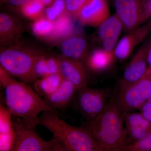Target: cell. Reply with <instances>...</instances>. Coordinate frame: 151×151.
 <instances>
[{"instance_id": "7", "label": "cell", "mask_w": 151, "mask_h": 151, "mask_svg": "<svg viewBox=\"0 0 151 151\" xmlns=\"http://www.w3.org/2000/svg\"><path fill=\"white\" fill-rule=\"evenodd\" d=\"M151 97V78L147 70L137 83L119 91L117 103L122 113L140 108Z\"/></svg>"}, {"instance_id": "32", "label": "cell", "mask_w": 151, "mask_h": 151, "mask_svg": "<svg viewBox=\"0 0 151 151\" xmlns=\"http://www.w3.org/2000/svg\"><path fill=\"white\" fill-rule=\"evenodd\" d=\"M147 70L151 78V68L149 67L148 66V67L147 69Z\"/></svg>"}, {"instance_id": "13", "label": "cell", "mask_w": 151, "mask_h": 151, "mask_svg": "<svg viewBox=\"0 0 151 151\" xmlns=\"http://www.w3.org/2000/svg\"><path fill=\"white\" fill-rule=\"evenodd\" d=\"M24 27L19 19L6 13L0 14V45L6 47L18 43Z\"/></svg>"}, {"instance_id": "5", "label": "cell", "mask_w": 151, "mask_h": 151, "mask_svg": "<svg viewBox=\"0 0 151 151\" xmlns=\"http://www.w3.org/2000/svg\"><path fill=\"white\" fill-rule=\"evenodd\" d=\"M15 141L12 151H67L54 137L45 141L38 135L35 128L26 126L20 119L13 120Z\"/></svg>"}, {"instance_id": "25", "label": "cell", "mask_w": 151, "mask_h": 151, "mask_svg": "<svg viewBox=\"0 0 151 151\" xmlns=\"http://www.w3.org/2000/svg\"><path fill=\"white\" fill-rule=\"evenodd\" d=\"M44 15L53 22L66 12L65 0H55L46 6Z\"/></svg>"}, {"instance_id": "35", "label": "cell", "mask_w": 151, "mask_h": 151, "mask_svg": "<svg viewBox=\"0 0 151 151\" xmlns=\"http://www.w3.org/2000/svg\"></svg>"}, {"instance_id": "24", "label": "cell", "mask_w": 151, "mask_h": 151, "mask_svg": "<svg viewBox=\"0 0 151 151\" xmlns=\"http://www.w3.org/2000/svg\"><path fill=\"white\" fill-rule=\"evenodd\" d=\"M45 7L40 0H30L19 9L24 16L35 21L44 16Z\"/></svg>"}, {"instance_id": "18", "label": "cell", "mask_w": 151, "mask_h": 151, "mask_svg": "<svg viewBox=\"0 0 151 151\" xmlns=\"http://www.w3.org/2000/svg\"><path fill=\"white\" fill-rule=\"evenodd\" d=\"M116 59L114 50L97 48L89 52L84 63L88 70L95 73L103 72L113 65Z\"/></svg>"}, {"instance_id": "29", "label": "cell", "mask_w": 151, "mask_h": 151, "mask_svg": "<svg viewBox=\"0 0 151 151\" xmlns=\"http://www.w3.org/2000/svg\"><path fill=\"white\" fill-rule=\"evenodd\" d=\"M30 1V0H8L7 2L11 6L20 8L21 7L28 2Z\"/></svg>"}, {"instance_id": "33", "label": "cell", "mask_w": 151, "mask_h": 151, "mask_svg": "<svg viewBox=\"0 0 151 151\" xmlns=\"http://www.w3.org/2000/svg\"><path fill=\"white\" fill-rule=\"evenodd\" d=\"M0 1L1 4H3L7 2L8 0H0Z\"/></svg>"}, {"instance_id": "20", "label": "cell", "mask_w": 151, "mask_h": 151, "mask_svg": "<svg viewBox=\"0 0 151 151\" xmlns=\"http://www.w3.org/2000/svg\"><path fill=\"white\" fill-rule=\"evenodd\" d=\"M58 72L59 65L57 55L42 52L36 60L33 69L35 82L42 77Z\"/></svg>"}, {"instance_id": "12", "label": "cell", "mask_w": 151, "mask_h": 151, "mask_svg": "<svg viewBox=\"0 0 151 151\" xmlns=\"http://www.w3.org/2000/svg\"><path fill=\"white\" fill-rule=\"evenodd\" d=\"M121 39L114 50L116 59H127L138 45L151 34V20L135 29Z\"/></svg>"}, {"instance_id": "34", "label": "cell", "mask_w": 151, "mask_h": 151, "mask_svg": "<svg viewBox=\"0 0 151 151\" xmlns=\"http://www.w3.org/2000/svg\"><path fill=\"white\" fill-rule=\"evenodd\" d=\"M147 102H149V103H151V97L150 99H149V100H148Z\"/></svg>"}, {"instance_id": "22", "label": "cell", "mask_w": 151, "mask_h": 151, "mask_svg": "<svg viewBox=\"0 0 151 151\" xmlns=\"http://www.w3.org/2000/svg\"><path fill=\"white\" fill-rule=\"evenodd\" d=\"M63 80L61 74L58 72L38 79L34 83V87L37 93L45 98L56 92Z\"/></svg>"}, {"instance_id": "16", "label": "cell", "mask_w": 151, "mask_h": 151, "mask_svg": "<svg viewBox=\"0 0 151 151\" xmlns=\"http://www.w3.org/2000/svg\"><path fill=\"white\" fill-rule=\"evenodd\" d=\"M127 136L133 143L143 139L151 130V123L140 113H122Z\"/></svg>"}, {"instance_id": "2", "label": "cell", "mask_w": 151, "mask_h": 151, "mask_svg": "<svg viewBox=\"0 0 151 151\" xmlns=\"http://www.w3.org/2000/svg\"><path fill=\"white\" fill-rule=\"evenodd\" d=\"M117 100L112 99L103 112L88 121L86 129L101 151H116L126 145L127 134Z\"/></svg>"}, {"instance_id": "6", "label": "cell", "mask_w": 151, "mask_h": 151, "mask_svg": "<svg viewBox=\"0 0 151 151\" xmlns=\"http://www.w3.org/2000/svg\"><path fill=\"white\" fill-rule=\"evenodd\" d=\"M116 15L128 33L148 21L151 17V0H114Z\"/></svg>"}, {"instance_id": "14", "label": "cell", "mask_w": 151, "mask_h": 151, "mask_svg": "<svg viewBox=\"0 0 151 151\" xmlns=\"http://www.w3.org/2000/svg\"><path fill=\"white\" fill-rule=\"evenodd\" d=\"M123 29V24L116 14L100 25L98 27V35L103 48L107 51L114 50Z\"/></svg>"}, {"instance_id": "11", "label": "cell", "mask_w": 151, "mask_h": 151, "mask_svg": "<svg viewBox=\"0 0 151 151\" xmlns=\"http://www.w3.org/2000/svg\"><path fill=\"white\" fill-rule=\"evenodd\" d=\"M110 16L107 0H88L80 11L77 20L83 25L98 27Z\"/></svg>"}, {"instance_id": "21", "label": "cell", "mask_w": 151, "mask_h": 151, "mask_svg": "<svg viewBox=\"0 0 151 151\" xmlns=\"http://www.w3.org/2000/svg\"><path fill=\"white\" fill-rule=\"evenodd\" d=\"M75 20L66 11L53 21V30L46 40L54 43L60 42L73 32Z\"/></svg>"}, {"instance_id": "23", "label": "cell", "mask_w": 151, "mask_h": 151, "mask_svg": "<svg viewBox=\"0 0 151 151\" xmlns=\"http://www.w3.org/2000/svg\"><path fill=\"white\" fill-rule=\"evenodd\" d=\"M34 21L31 25L33 33L39 38L46 40L52 32L53 22L44 15Z\"/></svg>"}, {"instance_id": "28", "label": "cell", "mask_w": 151, "mask_h": 151, "mask_svg": "<svg viewBox=\"0 0 151 151\" xmlns=\"http://www.w3.org/2000/svg\"><path fill=\"white\" fill-rule=\"evenodd\" d=\"M139 110L143 116L151 123V103L147 102Z\"/></svg>"}, {"instance_id": "4", "label": "cell", "mask_w": 151, "mask_h": 151, "mask_svg": "<svg viewBox=\"0 0 151 151\" xmlns=\"http://www.w3.org/2000/svg\"><path fill=\"white\" fill-rule=\"evenodd\" d=\"M42 52L19 42L1 47L0 66L10 75L24 82L34 83V65L36 60Z\"/></svg>"}, {"instance_id": "30", "label": "cell", "mask_w": 151, "mask_h": 151, "mask_svg": "<svg viewBox=\"0 0 151 151\" xmlns=\"http://www.w3.org/2000/svg\"><path fill=\"white\" fill-rule=\"evenodd\" d=\"M147 60L148 64H149V67L151 68V41L150 46H149L148 51Z\"/></svg>"}, {"instance_id": "17", "label": "cell", "mask_w": 151, "mask_h": 151, "mask_svg": "<svg viewBox=\"0 0 151 151\" xmlns=\"http://www.w3.org/2000/svg\"><path fill=\"white\" fill-rule=\"evenodd\" d=\"M12 115L3 104L0 105V151H13L15 133Z\"/></svg>"}, {"instance_id": "31", "label": "cell", "mask_w": 151, "mask_h": 151, "mask_svg": "<svg viewBox=\"0 0 151 151\" xmlns=\"http://www.w3.org/2000/svg\"><path fill=\"white\" fill-rule=\"evenodd\" d=\"M45 6L49 5L55 0H40Z\"/></svg>"}, {"instance_id": "27", "label": "cell", "mask_w": 151, "mask_h": 151, "mask_svg": "<svg viewBox=\"0 0 151 151\" xmlns=\"http://www.w3.org/2000/svg\"><path fill=\"white\" fill-rule=\"evenodd\" d=\"M88 0H65L66 12L75 20Z\"/></svg>"}, {"instance_id": "8", "label": "cell", "mask_w": 151, "mask_h": 151, "mask_svg": "<svg viewBox=\"0 0 151 151\" xmlns=\"http://www.w3.org/2000/svg\"><path fill=\"white\" fill-rule=\"evenodd\" d=\"M77 103L79 111L88 121L96 118L107 106L106 90L87 86L77 90Z\"/></svg>"}, {"instance_id": "1", "label": "cell", "mask_w": 151, "mask_h": 151, "mask_svg": "<svg viewBox=\"0 0 151 151\" xmlns=\"http://www.w3.org/2000/svg\"><path fill=\"white\" fill-rule=\"evenodd\" d=\"M0 81L4 89L5 101L13 116L28 127L35 128L39 124V114L44 111H55L27 84L12 78L0 66Z\"/></svg>"}, {"instance_id": "10", "label": "cell", "mask_w": 151, "mask_h": 151, "mask_svg": "<svg viewBox=\"0 0 151 151\" xmlns=\"http://www.w3.org/2000/svg\"><path fill=\"white\" fill-rule=\"evenodd\" d=\"M59 65V72L65 80L70 81L77 90L87 86V68L83 61L69 58L62 55H57Z\"/></svg>"}, {"instance_id": "15", "label": "cell", "mask_w": 151, "mask_h": 151, "mask_svg": "<svg viewBox=\"0 0 151 151\" xmlns=\"http://www.w3.org/2000/svg\"><path fill=\"white\" fill-rule=\"evenodd\" d=\"M60 50L63 56L83 62L89 53L86 38L81 35L73 32L60 42Z\"/></svg>"}, {"instance_id": "26", "label": "cell", "mask_w": 151, "mask_h": 151, "mask_svg": "<svg viewBox=\"0 0 151 151\" xmlns=\"http://www.w3.org/2000/svg\"><path fill=\"white\" fill-rule=\"evenodd\" d=\"M151 150V130L145 137L139 140L126 145L118 149V151H149Z\"/></svg>"}, {"instance_id": "19", "label": "cell", "mask_w": 151, "mask_h": 151, "mask_svg": "<svg viewBox=\"0 0 151 151\" xmlns=\"http://www.w3.org/2000/svg\"><path fill=\"white\" fill-rule=\"evenodd\" d=\"M77 91V89L72 83L64 79L56 92L49 97H45L43 100L55 111H62L70 104Z\"/></svg>"}, {"instance_id": "9", "label": "cell", "mask_w": 151, "mask_h": 151, "mask_svg": "<svg viewBox=\"0 0 151 151\" xmlns=\"http://www.w3.org/2000/svg\"><path fill=\"white\" fill-rule=\"evenodd\" d=\"M151 41V37L138 50L126 68L120 82L119 91H123L137 83L145 74L148 67L147 66V57Z\"/></svg>"}, {"instance_id": "3", "label": "cell", "mask_w": 151, "mask_h": 151, "mask_svg": "<svg viewBox=\"0 0 151 151\" xmlns=\"http://www.w3.org/2000/svg\"><path fill=\"white\" fill-rule=\"evenodd\" d=\"M39 124L50 131L53 137L67 151H101L86 128L68 124L58 116L55 111L42 112L39 118Z\"/></svg>"}]
</instances>
